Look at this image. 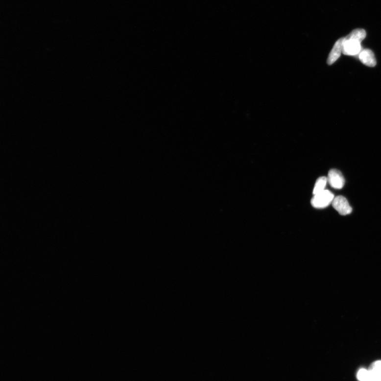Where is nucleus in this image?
I'll use <instances>...</instances> for the list:
<instances>
[{
	"label": "nucleus",
	"mask_w": 381,
	"mask_h": 381,
	"mask_svg": "<svg viewBox=\"0 0 381 381\" xmlns=\"http://www.w3.org/2000/svg\"><path fill=\"white\" fill-rule=\"evenodd\" d=\"M360 44L357 39L347 36L344 38L343 54L349 56L359 55L362 49Z\"/></svg>",
	"instance_id": "obj_3"
},
{
	"label": "nucleus",
	"mask_w": 381,
	"mask_h": 381,
	"mask_svg": "<svg viewBox=\"0 0 381 381\" xmlns=\"http://www.w3.org/2000/svg\"><path fill=\"white\" fill-rule=\"evenodd\" d=\"M344 38H341L334 44L327 60V64L332 65L336 62L343 52Z\"/></svg>",
	"instance_id": "obj_6"
},
{
	"label": "nucleus",
	"mask_w": 381,
	"mask_h": 381,
	"mask_svg": "<svg viewBox=\"0 0 381 381\" xmlns=\"http://www.w3.org/2000/svg\"><path fill=\"white\" fill-rule=\"evenodd\" d=\"M357 377L360 381H381V361L374 363L370 370H360Z\"/></svg>",
	"instance_id": "obj_1"
},
{
	"label": "nucleus",
	"mask_w": 381,
	"mask_h": 381,
	"mask_svg": "<svg viewBox=\"0 0 381 381\" xmlns=\"http://www.w3.org/2000/svg\"><path fill=\"white\" fill-rule=\"evenodd\" d=\"M334 196L329 190H324L316 195L311 199L312 206L317 209H323L329 206L332 203Z\"/></svg>",
	"instance_id": "obj_2"
},
{
	"label": "nucleus",
	"mask_w": 381,
	"mask_h": 381,
	"mask_svg": "<svg viewBox=\"0 0 381 381\" xmlns=\"http://www.w3.org/2000/svg\"><path fill=\"white\" fill-rule=\"evenodd\" d=\"M328 182L327 177L325 176L320 177L315 184L313 190V195H316L325 190V187Z\"/></svg>",
	"instance_id": "obj_8"
},
{
	"label": "nucleus",
	"mask_w": 381,
	"mask_h": 381,
	"mask_svg": "<svg viewBox=\"0 0 381 381\" xmlns=\"http://www.w3.org/2000/svg\"><path fill=\"white\" fill-rule=\"evenodd\" d=\"M332 205L333 208L341 215L350 214L352 212V208L343 196L334 197Z\"/></svg>",
	"instance_id": "obj_4"
},
{
	"label": "nucleus",
	"mask_w": 381,
	"mask_h": 381,
	"mask_svg": "<svg viewBox=\"0 0 381 381\" xmlns=\"http://www.w3.org/2000/svg\"><path fill=\"white\" fill-rule=\"evenodd\" d=\"M359 60L363 64L369 67H374L377 65L376 58L373 51L369 49L361 51L359 54Z\"/></svg>",
	"instance_id": "obj_7"
},
{
	"label": "nucleus",
	"mask_w": 381,
	"mask_h": 381,
	"mask_svg": "<svg viewBox=\"0 0 381 381\" xmlns=\"http://www.w3.org/2000/svg\"><path fill=\"white\" fill-rule=\"evenodd\" d=\"M328 182L331 187L335 189H342L345 183L344 177L339 170L332 169L330 170L328 175Z\"/></svg>",
	"instance_id": "obj_5"
}]
</instances>
